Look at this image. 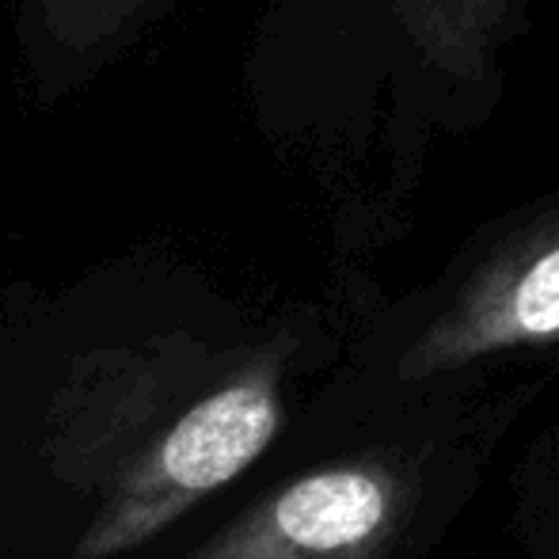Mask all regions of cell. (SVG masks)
Instances as JSON below:
<instances>
[{
    "mask_svg": "<svg viewBox=\"0 0 559 559\" xmlns=\"http://www.w3.org/2000/svg\"><path fill=\"white\" fill-rule=\"evenodd\" d=\"M289 343H266L194 396L107 476L104 502L73 559H118L153 545L179 518L233 484L282 430Z\"/></svg>",
    "mask_w": 559,
    "mask_h": 559,
    "instance_id": "obj_1",
    "label": "cell"
},
{
    "mask_svg": "<svg viewBox=\"0 0 559 559\" xmlns=\"http://www.w3.org/2000/svg\"><path fill=\"white\" fill-rule=\"evenodd\" d=\"M419 502L400 453H354L282 484L183 559H384Z\"/></svg>",
    "mask_w": 559,
    "mask_h": 559,
    "instance_id": "obj_2",
    "label": "cell"
},
{
    "mask_svg": "<svg viewBox=\"0 0 559 559\" xmlns=\"http://www.w3.org/2000/svg\"><path fill=\"white\" fill-rule=\"evenodd\" d=\"M552 343H559V210L491 251L456 286L407 346L400 373L404 381H427Z\"/></svg>",
    "mask_w": 559,
    "mask_h": 559,
    "instance_id": "obj_3",
    "label": "cell"
},
{
    "mask_svg": "<svg viewBox=\"0 0 559 559\" xmlns=\"http://www.w3.org/2000/svg\"><path fill=\"white\" fill-rule=\"evenodd\" d=\"M160 0H43L50 31L73 46H96L141 20Z\"/></svg>",
    "mask_w": 559,
    "mask_h": 559,
    "instance_id": "obj_4",
    "label": "cell"
}]
</instances>
